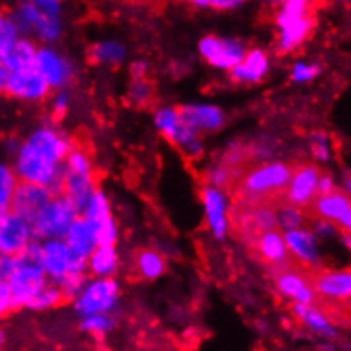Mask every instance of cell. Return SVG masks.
Wrapping results in <instances>:
<instances>
[{
    "label": "cell",
    "mask_w": 351,
    "mask_h": 351,
    "mask_svg": "<svg viewBox=\"0 0 351 351\" xmlns=\"http://www.w3.org/2000/svg\"><path fill=\"white\" fill-rule=\"evenodd\" d=\"M292 171V167L283 162H268L249 169L237 182L242 203H275L285 193Z\"/></svg>",
    "instance_id": "cell-1"
},
{
    "label": "cell",
    "mask_w": 351,
    "mask_h": 351,
    "mask_svg": "<svg viewBox=\"0 0 351 351\" xmlns=\"http://www.w3.org/2000/svg\"><path fill=\"white\" fill-rule=\"evenodd\" d=\"M12 171L17 181L43 186L51 193V196H62L63 164L51 159L29 142H24L23 145L17 147L16 164Z\"/></svg>",
    "instance_id": "cell-2"
},
{
    "label": "cell",
    "mask_w": 351,
    "mask_h": 351,
    "mask_svg": "<svg viewBox=\"0 0 351 351\" xmlns=\"http://www.w3.org/2000/svg\"><path fill=\"white\" fill-rule=\"evenodd\" d=\"M276 26L280 29V50H295L302 41L307 40L312 27H314V17L311 16V5L305 0L283 2L282 9L276 14Z\"/></svg>",
    "instance_id": "cell-3"
},
{
    "label": "cell",
    "mask_w": 351,
    "mask_h": 351,
    "mask_svg": "<svg viewBox=\"0 0 351 351\" xmlns=\"http://www.w3.org/2000/svg\"><path fill=\"white\" fill-rule=\"evenodd\" d=\"M43 245V269L48 280L60 285L66 276L82 275L87 269V259L77 256L65 241L51 239Z\"/></svg>",
    "instance_id": "cell-4"
},
{
    "label": "cell",
    "mask_w": 351,
    "mask_h": 351,
    "mask_svg": "<svg viewBox=\"0 0 351 351\" xmlns=\"http://www.w3.org/2000/svg\"><path fill=\"white\" fill-rule=\"evenodd\" d=\"M77 217L79 213L63 196H53L47 208L36 219V222L31 226L33 241H41V239H47V241L60 239L62 241L65 239L70 226Z\"/></svg>",
    "instance_id": "cell-5"
},
{
    "label": "cell",
    "mask_w": 351,
    "mask_h": 351,
    "mask_svg": "<svg viewBox=\"0 0 351 351\" xmlns=\"http://www.w3.org/2000/svg\"><path fill=\"white\" fill-rule=\"evenodd\" d=\"M273 280L278 292L287 298H292L295 304L312 305L317 298L312 285V273L304 269V266L298 265L293 258L285 265L276 266L273 271Z\"/></svg>",
    "instance_id": "cell-6"
},
{
    "label": "cell",
    "mask_w": 351,
    "mask_h": 351,
    "mask_svg": "<svg viewBox=\"0 0 351 351\" xmlns=\"http://www.w3.org/2000/svg\"><path fill=\"white\" fill-rule=\"evenodd\" d=\"M48 285V278L45 275L43 266L26 263L17 258V269L9 280L10 297H12L14 308L27 307L29 302L36 297L40 290H43Z\"/></svg>",
    "instance_id": "cell-7"
},
{
    "label": "cell",
    "mask_w": 351,
    "mask_h": 351,
    "mask_svg": "<svg viewBox=\"0 0 351 351\" xmlns=\"http://www.w3.org/2000/svg\"><path fill=\"white\" fill-rule=\"evenodd\" d=\"M118 297V283L113 278H101L86 285L84 292L75 300V308L82 319L96 314H108L117 305Z\"/></svg>",
    "instance_id": "cell-8"
},
{
    "label": "cell",
    "mask_w": 351,
    "mask_h": 351,
    "mask_svg": "<svg viewBox=\"0 0 351 351\" xmlns=\"http://www.w3.org/2000/svg\"><path fill=\"white\" fill-rule=\"evenodd\" d=\"M51 198V193L43 186L19 181L10 198V213L33 226Z\"/></svg>",
    "instance_id": "cell-9"
},
{
    "label": "cell",
    "mask_w": 351,
    "mask_h": 351,
    "mask_svg": "<svg viewBox=\"0 0 351 351\" xmlns=\"http://www.w3.org/2000/svg\"><path fill=\"white\" fill-rule=\"evenodd\" d=\"M82 219L93 226L97 235V244L99 245H113L117 244L118 227L111 215V205L108 196L101 189H96L87 203L86 210L82 212Z\"/></svg>",
    "instance_id": "cell-10"
},
{
    "label": "cell",
    "mask_w": 351,
    "mask_h": 351,
    "mask_svg": "<svg viewBox=\"0 0 351 351\" xmlns=\"http://www.w3.org/2000/svg\"><path fill=\"white\" fill-rule=\"evenodd\" d=\"M319 178H321L319 169L312 164H304L292 171L289 186L285 189L287 205H292L295 208L311 206L312 202L317 198Z\"/></svg>",
    "instance_id": "cell-11"
},
{
    "label": "cell",
    "mask_w": 351,
    "mask_h": 351,
    "mask_svg": "<svg viewBox=\"0 0 351 351\" xmlns=\"http://www.w3.org/2000/svg\"><path fill=\"white\" fill-rule=\"evenodd\" d=\"M312 285L317 297L343 304L350 300L351 273L350 269H321L312 275Z\"/></svg>",
    "instance_id": "cell-12"
},
{
    "label": "cell",
    "mask_w": 351,
    "mask_h": 351,
    "mask_svg": "<svg viewBox=\"0 0 351 351\" xmlns=\"http://www.w3.org/2000/svg\"><path fill=\"white\" fill-rule=\"evenodd\" d=\"M33 241L31 226L14 213L0 220V256H17Z\"/></svg>",
    "instance_id": "cell-13"
},
{
    "label": "cell",
    "mask_w": 351,
    "mask_h": 351,
    "mask_svg": "<svg viewBox=\"0 0 351 351\" xmlns=\"http://www.w3.org/2000/svg\"><path fill=\"white\" fill-rule=\"evenodd\" d=\"M5 93L23 101H40L50 93V86L33 66L21 72H10Z\"/></svg>",
    "instance_id": "cell-14"
},
{
    "label": "cell",
    "mask_w": 351,
    "mask_h": 351,
    "mask_svg": "<svg viewBox=\"0 0 351 351\" xmlns=\"http://www.w3.org/2000/svg\"><path fill=\"white\" fill-rule=\"evenodd\" d=\"M311 208L317 213V217L321 220H326L329 223H338L341 229H345L346 232L351 227V203L350 198L346 195H343L341 191H332L329 195L317 196V198L312 202Z\"/></svg>",
    "instance_id": "cell-15"
},
{
    "label": "cell",
    "mask_w": 351,
    "mask_h": 351,
    "mask_svg": "<svg viewBox=\"0 0 351 351\" xmlns=\"http://www.w3.org/2000/svg\"><path fill=\"white\" fill-rule=\"evenodd\" d=\"M34 69L47 80L50 89L51 87L62 89L72 79V65L65 58L60 57L58 53L48 50V48L38 50L36 58H34Z\"/></svg>",
    "instance_id": "cell-16"
},
{
    "label": "cell",
    "mask_w": 351,
    "mask_h": 351,
    "mask_svg": "<svg viewBox=\"0 0 351 351\" xmlns=\"http://www.w3.org/2000/svg\"><path fill=\"white\" fill-rule=\"evenodd\" d=\"M205 215L208 220V227L217 239L222 241L229 230V215H227V199L220 188L205 186L202 191Z\"/></svg>",
    "instance_id": "cell-17"
},
{
    "label": "cell",
    "mask_w": 351,
    "mask_h": 351,
    "mask_svg": "<svg viewBox=\"0 0 351 351\" xmlns=\"http://www.w3.org/2000/svg\"><path fill=\"white\" fill-rule=\"evenodd\" d=\"M285 239V245L289 249V254L292 256L298 265L305 266H315L321 259L317 247V237L305 229L290 230V232H283Z\"/></svg>",
    "instance_id": "cell-18"
},
{
    "label": "cell",
    "mask_w": 351,
    "mask_h": 351,
    "mask_svg": "<svg viewBox=\"0 0 351 351\" xmlns=\"http://www.w3.org/2000/svg\"><path fill=\"white\" fill-rule=\"evenodd\" d=\"M178 113L195 132H213L223 125V113L220 108L210 104H189L178 110Z\"/></svg>",
    "instance_id": "cell-19"
},
{
    "label": "cell",
    "mask_w": 351,
    "mask_h": 351,
    "mask_svg": "<svg viewBox=\"0 0 351 351\" xmlns=\"http://www.w3.org/2000/svg\"><path fill=\"white\" fill-rule=\"evenodd\" d=\"M94 191H96L94 176H79L66 173L63 169L62 196L75 208L77 213H82L86 210Z\"/></svg>",
    "instance_id": "cell-20"
},
{
    "label": "cell",
    "mask_w": 351,
    "mask_h": 351,
    "mask_svg": "<svg viewBox=\"0 0 351 351\" xmlns=\"http://www.w3.org/2000/svg\"><path fill=\"white\" fill-rule=\"evenodd\" d=\"M26 142H29L31 145L40 149L41 152L50 156L51 159H55L60 164L65 160V157L69 156L70 150L73 149L66 136H63L62 133L57 132L55 128H50V126H43V128L36 130Z\"/></svg>",
    "instance_id": "cell-21"
},
{
    "label": "cell",
    "mask_w": 351,
    "mask_h": 351,
    "mask_svg": "<svg viewBox=\"0 0 351 351\" xmlns=\"http://www.w3.org/2000/svg\"><path fill=\"white\" fill-rule=\"evenodd\" d=\"M254 247L258 249V252L261 254L263 261L268 263L269 268L282 266L292 259V256L289 254V249H287L285 245L283 232H280L278 229L259 234L258 237L254 239Z\"/></svg>",
    "instance_id": "cell-22"
},
{
    "label": "cell",
    "mask_w": 351,
    "mask_h": 351,
    "mask_svg": "<svg viewBox=\"0 0 351 351\" xmlns=\"http://www.w3.org/2000/svg\"><path fill=\"white\" fill-rule=\"evenodd\" d=\"M65 244L80 258L87 259L97 249V235L89 222L77 217L65 235Z\"/></svg>",
    "instance_id": "cell-23"
},
{
    "label": "cell",
    "mask_w": 351,
    "mask_h": 351,
    "mask_svg": "<svg viewBox=\"0 0 351 351\" xmlns=\"http://www.w3.org/2000/svg\"><path fill=\"white\" fill-rule=\"evenodd\" d=\"M268 57L265 51L252 50L245 53L242 62L230 70V77L235 82H258L268 72Z\"/></svg>",
    "instance_id": "cell-24"
},
{
    "label": "cell",
    "mask_w": 351,
    "mask_h": 351,
    "mask_svg": "<svg viewBox=\"0 0 351 351\" xmlns=\"http://www.w3.org/2000/svg\"><path fill=\"white\" fill-rule=\"evenodd\" d=\"M293 314L311 329L315 335L322 336L326 339H335L338 336L335 324L328 319V315L321 311L319 307L314 305H300L295 304Z\"/></svg>",
    "instance_id": "cell-25"
},
{
    "label": "cell",
    "mask_w": 351,
    "mask_h": 351,
    "mask_svg": "<svg viewBox=\"0 0 351 351\" xmlns=\"http://www.w3.org/2000/svg\"><path fill=\"white\" fill-rule=\"evenodd\" d=\"M36 53L38 50L33 45V41L26 40V38H19V41L12 47V50L2 58V62L7 66V70H9V73L21 72V70L33 69Z\"/></svg>",
    "instance_id": "cell-26"
},
{
    "label": "cell",
    "mask_w": 351,
    "mask_h": 351,
    "mask_svg": "<svg viewBox=\"0 0 351 351\" xmlns=\"http://www.w3.org/2000/svg\"><path fill=\"white\" fill-rule=\"evenodd\" d=\"M87 269L101 278H110L118 269V254L113 245H97L87 258Z\"/></svg>",
    "instance_id": "cell-27"
},
{
    "label": "cell",
    "mask_w": 351,
    "mask_h": 351,
    "mask_svg": "<svg viewBox=\"0 0 351 351\" xmlns=\"http://www.w3.org/2000/svg\"><path fill=\"white\" fill-rule=\"evenodd\" d=\"M135 269L140 278L157 280L166 273V261L156 249H140L135 254Z\"/></svg>",
    "instance_id": "cell-28"
},
{
    "label": "cell",
    "mask_w": 351,
    "mask_h": 351,
    "mask_svg": "<svg viewBox=\"0 0 351 351\" xmlns=\"http://www.w3.org/2000/svg\"><path fill=\"white\" fill-rule=\"evenodd\" d=\"M244 57H245L244 45H241L239 41L223 40L219 53L210 60V65L217 66V69L232 70L234 66H237L239 63L242 62V58Z\"/></svg>",
    "instance_id": "cell-29"
},
{
    "label": "cell",
    "mask_w": 351,
    "mask_h": 351,
    "mask_svg": "<svg viewBox=\"0 0 351 351\" xmlns=\"http://www.w3.org/2000/svg\"><path fill=\"white\" fill-rule=\"evenodd\" d=\"M9 16L12 19L14 26L19 31V34L29 33V31H33L34 24L41 17V10L38 9L36 2H24L12 14H9Z\"/></svg>",
    "instance_id": "cell-30"
},
{
    "label": "cell",
    "mask_w": 351,
    "mask_h": 351,
    "mask_svg": "<svg viewBox=\"0 0 351 351\" xmlns=\"http://www.w3.org/2000/svg\"><path fill=\"white\" fill-rule=\"evenodd\" d=\"M17 178L12 167L0 162V220L10 212V198L17 186Z\"/></svg>",
    "instance_id": "cell-31"
},
{
    "label": "cell",
    "mask_w": 351,
    "mask_h": 351,
    "mask_svg": "<svg viewBox=\"0 0 351 351\" xmlns=\"http://www.w3.org/2000/svg\"><path fill=\"white\" fill-rule=\"evenodd\" d=\"M275 217L276 229L280 232H290V230L302 229V223H304L302 210L295 208L292 205H287V203H282V205H278V208H275Z\"/></svg>",
    "instance_id": "cell-32"
},
{
    "label": "cell",
    "mask_w": 351,
    "mask_h": 351,
    "mask_svg": "<svg viewBox=\"0 0 351 351\" xmlns=\"http://www.w3.org/2000/svg\"><path fill=\"white\" fill-rule=\"evenodd\" d=\"M17 41H19V31L14 26L9 14L0 10V60L12 50Z\"/></svg>",
    "instance_id": "cell-33"
},
{
    "label": "cell",
    "mask_w": 351,
    "mask_h": 351,
    "mask_svg": "<svg viewBox=\"0 0 351 351\" xmlns=\"http://www.w3.org/2000/svg\"><path fill=\"white\" fill-rule=\"evenodd\" d=\"M63 169L66 173L79 174V176H94L93 174V166H90V157L89 154L84 149H72L69 152V156L65 157V164H63Z\"/></svg>",
    "instance_id": "cell-34"
},
{
    "label": "cell",
    "mask_w": 351,
    "mask_h": 351,
    "mask_svg": "<svg viewBox=\"0 0 351 351\" xmlns=\"http://www.w3.org/2000/svg\"><path fill=\"white\" fill-rule=\"evenodd\" d=\"M63 302L62 292L57 285H47L43 290L38 292L36 297L29 302L27 308H33V311H47V308L57 307Z\"/></svg>",
    "instance_id": "cell-35"
},
{
    "label": "cell",
    "mask_w": 351,
    "mask_h": 351,
    "mask_svg": "<svg viewBox=\"0 0 351 351\" xmlns=\"http://www.w3.org/2000/svg\"><path fill=\"white\" fill-rule=\"evenodd\" d=\"M93 58L101 63H119L125 58V48L114 41H104L93 48Z\"/></svg>",
    "instance_id": "cell-36"
},
{
    "label": "cell",
    "mask_w": 351,
    "mask_h": 351,
    "mask_svg": "<svg viewBox=\"0 0 351 351\" xmlns=\"http://www.w3.org/2000/svg\"><path fill=\"white\" fill-rule=\"evenodd\" d=\"M82 331L89 332L94 336H104L114 328V319L110 317L108 314H96L89 315V317L82 319V324H80Z\"/></svg>",
    "instance_id": "cell-37"
},
{
    "label": "cell",
    "mask_w": 351,
    "mask_h": 351,
    "mask_svg": "<svg viewBox=\"0 0 351 351\" xmlns=\"http://www.w3.org/2000/svg\"><path fill=\"white\" fill-rule=\"evenodd\" d=\"M33 31L43 41H55L60 36L62 24H60L58 17H50V16H45V14H41V17L38 19V23L34 24Z\"/></svg>",
    "instance_id": "cell-38"
},
{
    "label": "cell",
    "mask_w": 351,
    "mask_h": 351,
    "mask_svg": "<svg viewBox=\"0 0 351 351\" xmlns=\"http://www.w3.org/2000/svg\"><path fill=\"white\" fill-rule=\"evenodd\" d=\"M86 282H87L86 273H82V275L66 276V278L58 285L60 292H62L63 302L77 300V298H79V295L84 292V289H86Z\"/></svg>",
    "instance_id": "cell-39"
},
{
    "label": "cell",
    "mask_w": 351,
    "mask_h": 351,
    "mask_svg": "<svg viewBox=\"0 0 351 351\" xmlns=\"http://www.w3.org/2000/svg\"><path fill=\"white\" fill-rule=\"evenodd\" d=\"M179 123H181V117L178 110H173V108H160L156 113V126L166 135V138L173 135Z\"/></svg>",
    "instance_id": "cell-40"
},
{
    "label": "cell",
    "mask_w": 351,
    "mask_h": 351,
    "mask_svg": "<svg viewBox=\"0 0 351 351\" xmlns=\"http://www.w3.org/2000/svg\"><path fill=\"white\" fill-rule=\"evenodd\" d=\"M128 94L130 99H132L136 106H143V104H147L152 99L154 89L145 79H133Z\"/></svg>",
    "instance_id": "cell-41"
},
{
    "label": "cell",
    "mask_w": 351,
    "mask_h": 351,
    "mask_svg": "<svg viewBox=\"0 0 351 351\" xmlns=\"http://www.w3.org/2000/svg\"><path fill=\"white\" fill-rule=\"evenodd\" d=\"M311 150L312 156L317 160H328L331 154V145L326 133H314L311 138Z\"/></svg>",
    "instance_id": "cell-42"
},
{
    "label": "cell",
    "mask_w": 351,
    "mask_h": 351,
    "mask_svg": "<svg viewBox=\"0 0 351 351\" xmlns=\"http://www.w3.org/2000/svg\"><path fill=\"white\" fill-rule=\"evenodd\" d=\"M321 69L314 63H305V62H298L295 63L293 70H292V79L295 82H308V80L315 79L319 75Z\"/></svg>",
    "instance_id": "cell-43"
},
{
    "label": "cell",
    "mask_w": 351,
    "mask_h": 351,
    "mask_svg": "<svg viewBox=\"0 0 351 351\" xmlns=\"http://www.w3.org/2000/svg\"><path fill=\"white\" fill-rule=\"evenodd\" d=\"M17 269V258L14 256H0V285H7Z\"/></svg>",
    "instance_id": "cell-44"
},
{
    "label": "cell",
    "mask_w": 351,
    "mask_h": 351,
    "mask_svg": "<svg viewBox=\"0 0 351 351\" xmlns=\"http://www.w3.org/2000/svg\"><path fill=\"white\" fill-rule=\"evenodd\" d=\"M10 311H14V304L9 292V287L0 285V317L9 314Z\"/></svg>",
    "instance_id": "cell-45"
},
{
    "label": "cell",
    "mask_w": 351,
    "mask_h": 351,
    "mask_svg": "<svg viewBox=\"0 0 351 351\" xmlns=\"http://www.w3.org/2000/svg\"><path fill=\"white\" fill-rule=\"evenodd\" d=\"M69 103H70L69 94H66L65 90L58 93L57 96H55V99H53V113H55V117H57V118L63 117V114L66 113V110H69Z\"/></svg>",
    "instance_id": "cell-46"
},
{
    "label": "cell",
    "mask_w": 351,
    "mask_h": 351,
    "mask_svg": "<svg viewBox=\"0 0 351 351\" xmlns=\"http://www.w3.org/2000/svg\"><path fill=\"white\" fill-rule=\"evenodd\" d=\"M36 5L38 9L41 10V14H45V16L58 17L60 3L57 0H40V2H36Z\"/></svg>",
    "instance_id": "cell-47"
},
{
    "label": "cell",
    "mask_w": 351,
    "mask_h": 351,
    "mask_svg": "<svg viewBox=\"0 0 351 351\" xmlns=\"http://www.w3.org/2000/svg\"><path fill=\"white\" fill-rule=\"evenodd\" d=\"M332 191H336L335 181H332V178H329V176H322V178H319L317 196L329 195V193H332Z\"/></svg>",
    "instance_id": "cell-48"
},
{
    "label": "cell",
    "mask_w": 351,
    "mask_h": 351,
    "mask_svg": "<svg viewBox=\"0 0 351 351\" xmlns=\"http://www.w3.org/2000/svg\"><path fill=\"white\" fill-rule=\"evenodd\" d=\"M241 5L239 0H208V7H215L219 10H229Z\"/></svg>",
    "instance_id": "cell-49"
},
{
    "label": "cell",
    "mask_w": 351,
    "mask_h": 351,
    "mask_svg": "<svg viewBox=\"0 0 351 351\" xmlns=\"http://www.w3.org/2000/svg\"><path fill=\"white\" fill-rule=\"evenodd\" d=\"M315 230H317L319 235H324V237L336 234V227L332 226V223L326 222V220H321V222L317 223V227H315Z\"/></svg>",
    "instance_id": "cell-50"
},
{
    "label": "cell",
    "mask_w": 351,
    "mask_h": 351,
    "mask_svg": "<svg viewBox=\"0 0 351 351\" xmlns=\"http://www.w3.org/2000/svg\"><path fill=\"white\" fill-rule=\"evenodd\" d=\"M145 72H147V63H143V62L133 63V66H132L133 79H145Z\"/></svg>",
    "instance_id": "cell-51"
},
{
    "label": "cell",
    "mask_w": 351,
    "mask_h": 351,
    "mask_svg": "<svg viewBox=\"0 0 351 351\" xmlns=\"http://www.w3.org/2000/svg\"><path fill=\"white\" fill-rule=\"evenodd\" d=\"M7 79H9V70H7V66L0 60V93H5Z\"/></svg>",
    "instance_id": "cell-52"
},
{
    "label": "cell",
    "mask_w": 351,
    "mask_h": 351,
    "mask_svg": "<svg viewBox=\"0 0 351 351\" xmlns=\"http://www.w3.org/2000/svg\"><path fill=\"white\" fill-rule=\"evenodd\" d=\"M3 341H5V332H3L2 329H0V346L3 345Z\"/></svg>",
    "instance_id": "cell-53"
},
{
    "label": "cell",
    "mask_w": 351,
    "mask_h": 351,
    "mask_svg": "<svg viewBox=\"0 0 351 351\" xmlns=\"http://www.w3.org/2000/svg\"><path fill=\"white\" fill-rule=\"evenodd\" d=\"M97 351H113V350H111V348H108V346H101V348L97 350Z\"/></svg>",
    "instance_id": "cell-54"
}]
</instances>
